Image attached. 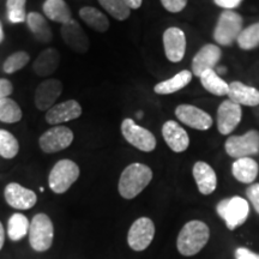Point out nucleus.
Segmentation results:
<instances>
[{
  "mask_svg": "<svg viewBox=\"0 0 259 259\" xmlns=\"http://www.w3.org/2000/svg\"><path fill=\"white\" fill-rule=\"evenodd\" d=\"M80 169L78 164L69 158H63L54 164L48 176L50 189L57 194H63L78 180Z\"/></svg>",
  "mask_w": 259,
  "mask_h": 259,
  "instance_id": "3",
  "label": "nucleus"
},
{
  "mask_svg": "<svg viewBox=\"0 0 259 259\" xmlns=\"http://www.w3.org/2000/svg\"><path fill=\"white\" fill-rule=\"evenodd\" d=\"M19 153V142L8 130L0 128V156L11 160Z\"/></svg>",
  "mask_w": 259,
  "mask_h": 259,
  "instance_id": "31",
  "label": "nucleus"
},
{
  "mask_svg": "<svg viewBox=\"0 0 259 259\" xmlns=\"http://www.w3.org/2000/svg\"><path fill=\"white\" fill-rule=\"evenodd\" d=\"M222 52L221 48L216 45L208 44L205 46L200 48L197 52L192 60V73L194 76L200 77L204 71L213 70L216 64L221 59Z\"/></svg>",
  "mask_w": 259,
  "mask_h": 259,
  "instance_id": "18",
  "label": "nucleus"
},
{
  "mask_svg": "<svg viewBox=\"0 0 259 259\" xmlns=\"http://www.w3.org/2000/svg\"><path fill=\"white\" fill-rule=\"evenodd\" d=\"M163 47L167 59L171 63H179L186 52L185 32L177 27L168 28L163 32Z\"/></svg>",
  "mask_w": 259,
  "mask_h": 259,
  "instance_id": "15",
  "label": "nucleus"
},
{
  "mask_svg": "<svg viewBox=\"0 0 259 259\" xmlns=\"http://www.w3.org/2000/svg\"><path fill=\"white\" fill-rule=\"evenodd\" d=\"M192 173L197 186H198L199 192L204 194V196L211 194L216 190V186H218V177H216V173L212 169V167L209 166L206 162H196L193 166Z\"/></svg>",
  "mask_w": 259,
  "mask_h": 259,
  "instance_id": "20",
  "label": "nucleus"
},
{
  "mask_svg": "<svg viewBox=\"0 0 259 259\" xmlns=\"http://www.w3.org/2000/svg\"><path fill=\"white\" fill-rule=\"evenodd\" d=\"M155 236V225L149 218H139L130 227L127 244L134 251L147 250Z\"/></svg>",
  "mask_w": 259,
  "mask_h": 259,
  "instance_id": "10",
  "label": "nucleus"
},
{
  "mask_svg": "<svg viewBox=\"0 0 259 259\" xmlns=\"http://www.w3.org/2000/svg\"><path fill=\"white\" fill-rule=\"evenodd\" d=\"M226 151L231 157H251L259 153V132L251 130L244 136H231L226 141Z\"/></svg>",
  "mask_w": 259,
  "mask_h": 259,
  "instance_id": "9",
  "label": "nucleus"
},
{
  "mask_svg": "<svg viewBox=\"0 0 259 259\" xmlns=\"http://www.w3.org/2000/svg\"><path fill=\"white\" fill-rule=\"evenodd\" d=\"M218 213L225 220L227 228L234 231L239 226L244 225L250 215L248 202L239 196L226 198L218 204Z\"/></svg>",
  "mask_w": 259,
  "mask_h": 259,
  "instance_id": "5",
  "label": "nucleus"
},
{
  "mask_svg": "<svg viewBox=\"0 0 259 259\" xmlns=\"http://www.w3.org/2000/svg\"><path fill=\"white\" fill-rule=\"evenodd\" d=\"M83 109L76 100H66V101L57 103L50 111L46 112L45 119L47 124L52 126L63 125L65 122H69L78 119L82 115Z\"/></svg>",
  "mask_w": 259,
  "mask_h": 259,
  "instance_id": "12",
  "label": "nucleus"
},
{
  "mask_svg": "<svg viewBox=\"0 0 259 259\" xmlns=\"http://www.w3.org/2000/svg\"><path fill=\"white\" fill-rule=\"evenodd\" d=\"M242 31V17L232 10H226L220 15L213 30V38L219 45L231 46Z\"/></svg>",
  "mask_w": 259,
  "mask_h": 259,
  "instance_id": "6",
  "label": "nucleus"
},
{
  "mask_svg": "<svg viewBox=\"0 0 259 259\" xmlns=\"http://www.w3.org/2000/svg\"><path fill=\"white\" fill-rule=\"evenodd\" d=\"M30 222L28 218L21 212L12 213L8 221V235L12 241H19L29 234Z\"/></svg>",
  "mask_w": 259,
  "mask_h": 259,
  "instance_id": "28",
  "label": "nucleus"
},
{
  "mask_svg": "<svg viewBox=\"0 0 259 259\" xmlns=\"http://www.w3.org/2000/svg\"><path fill=\"white\" fill-rule=\"evenodd\" d=\"M246 196L253 205L255 211L259 213V183L250 185V187L246 190Z\"/></svg>",
  "mask_w": 259,
  "mask_h": 259,
  "instance_id": "37",
  "label": "nucleus"
},
{
  "mask_svg": "<svg viewBox=\"0 0 259 259\" xmlns=\"http://www.w3.org/2000/svg\"><path fill=\"white\" fill-rule=\"evenodd\" d=\"M4 197L6 203L17 210H29L37 202L36 193L18 183L8 184L4 190Z\"/></svg>",
  "mask_w": 259,
  "mask_h": 259,
  "instance_id": "13",
  "label": "nucleus"
},
{
  "mask_svg": "<svg viewBox=\"0 0 259 259\" xmlns=\"http://www.w3.org/2000/svg\"><path fill=\"white\" fill-rule=\"evenodd\" d=\"M14 93V85L6 78H0V100L10 97V95Z\"/></svg>",
  "mask_w": 259,
  "mask_h": 259,
  "instance_id": "38",
  "label": "nucleus"
},
{
  "mask_svg": "<svg viewBox=\"0 0 259 259\" xmlns=\"http://www.w3.org/2000/svg\"><path fill=\"white\" fill-rule=\"evenodd\" d=\"M236 41H238L239 47L245 51H250V50H253L255 47H258L259 46V22L244 29V30L240 32V35H239L238 38H236Z\"/></svg>",
  "mask_w": 259,
  "mask_h": 259,
  "instance_id": "34",
  "label": "nucleus"
},
{
  "mask_svg": "<svg viewBox=\"0 0 259 259\" xmlns=\"http://www.w3.org/2000/svg\"><path fill=\"white\" fill-rule=\"evenodd\" d=\"M199 78L204 89L208 90L209 93H211L216 96L228 95L229 84L225 82L222 78H220L218 73L213 70L204 71V72L200 74Z\"/></svg>",
  "mask_w": 259,
  "mask_h": 259,
  "instance_id": "29",
  "label": "nucleus"
},
{
  "mask_svg": "<svg viewBox=\"0 0 259 259\" xmlns=\"http://www.w3.org/2000/svg\"><path fill=\"white\" fill-rule=\"evenodd\" d=\"M153 180V170L143 163H131L122 170L118 190L122 198L134 199Z\"/></svg>",
  "mask_w": 259,
  "mask_h": 259,
  "instance_id": "2",
  "label": "nucleus"
},
{
  "mask_svg": "<svg viewBox=\"0 0 259 259\" xmlns=\"http://www.w3.org/2000/svg\"><path fill=\"white\" fill-rule=\"evenodd\" d=\"M162 136L174 153H184L190 145L187 132L177 121L168 120L162 126Z\"/></svg>",
  "mask_w": 259,
  "mask_h": 259,
  "instance_id": "19",
  "label": "nucleus"
},
{
  "mask_svg": "<svg viewBox=\"0 0 259 259\" xmlns=\"http://www.w3.org/2000/svg\"><path fill=\"white\" fill-rule=\"evenodd\" d=\"M161 4L167 11L171 14H178L186 8L187 0H161Z\"/></svg>",
  "mask_w": 259,
  "mask_h": 259,
  "instance_id": "36",
  "label": "nucleus"
},
{
  "mask_svg": "<svg viewBox=\"0 0 259 259\" xmlns=\"http://www.w3.org/2000/svg\"><path fill=\"white\" fill-rule=\"evenodd\" d=\"M5 40V31H4V27H3L2 21H0V45L3 44Z\"/></svg>",
  "mask_w": 259,
  "mask_h": 259,
  "instance_id": "43",
  "label": "nucleus"
},
{
  "mask_svg": "<svg viewBox=\"0 0 259 259\" xmlns=\"http://www.w3.org/2000/svg\"><path fill=\"white\" fill-rule=\"evenodd\" d=\"M176 115L180 121L190 127L206 131L212 126V119L203 109L197 108L192 105H180L177 107Z\"/></svg>",
  "mask_w": 259,
  "mask_h": 259,
  "instance_id": "16",
  "label": "nucleus"
},
{
  "mask_svg": "<svg viewBox=\"0 0 259 259\" xmlns=\"http://www.w3.org/2000/svg\"><path fill=\"white\" fill-rule=\"evenodd\" d=\"M121 135L132 147L144 153H150L156 148V138L148 128L136 124L134 119L126 118L121 122Z\"/></svg>",
  "mask_w": 259,
  "mask_h": 259,
  "instance_id": "7",
  "label": "nucleus"
},
{
  "mask_svg": "<svg viewBox=\"0 0 259 259\" xmlns=\"http://www.w3.org/2000/svg\"><path fill=\"white\" fill-rule=\"evenodd\" d=\"M23 118L21 107L11 97L0 100V121L4 124H16Z\"/></svg>",
  "mask_w": 259,
  "mask_h": 259,
  "instance_id": "30",
  "label": "nucleus"
},
{
  "mask_svg": "<svg viewBox=\"0 0 259 259\" xmlns=\"http://www.w3.org/2000/svg\"><path fill=\"white\" fill-rule=\"evenodd\" d=\"M241 107L231 100L221 103L218 111V128L221 135H229L241 121Z\"/></svg>",
  "mask_w": 259,
  "mask_h": 259,
  "instance_id": "17",
  "label": "nucleus"
},
{
  "mask_svg": "<svg viewBox=\"0 0 259 259\" xmlns=\"http://www.w3.org/2000/svg\"><path fill=\"white\" fill-rule=\"evenodd\" d=\"M79 17L90 29L97 32H106L109 29V21L107 16L93 6H84L80 9Z\"/></svg>",
  "mask_w": 259,
  "mask_h": 259,
  "instance_id": "27",
  "label": "nucleus"
},
{
  "mask_svg": "<svg viewBox=\"0 0 259 259\" xmlns=\"http://www.w3.org/2000/svg\"><path fill=\"white\" fill-rule=\"evenodd\" d=\"M213 3L222 9L232 10L238 8L242 3V0H213Z\"/></svg>",
  "mask_w": 259,
  "mask_h": 259,
  "instance_id": "40",
  "label": "nucleus"
},
{
  "mask_svg": "<svg viewBox=\"0 0 259 259\" xmlns=\"http://www.w3.org/2000/svg\"><path fill=\"white\" fill-rule=\"evenodd\" d=\"M235 259H259V254L246 247H239L235 250Z\"/></svg>",
  "mask_w": 259,
  "mask_h": 259,
  "instance_id": "39",
  "label": "nucleus"
},
{
  "mask_svg": "<svg viewBox=\"0 0 259 259\" xmlns=\"http://www.w3.org/2000/svg\"><path fill=\"white\" fill-rule=\"evenodd\" d=\"M54 239V226L46 213H36L30 222L29 242L36 252H46L51 248Z\"/></svg>",
  "mask_w": 259,
  "mask_h": 259,
  "instance_id": "4",
  "label": "nucleus"
},
{
  "mask_svg": "<svg viewBox=\"0 0 259 259\" xmlns=\"http://www.w3.org/2000/svg\"><path fill=\"white\" fill-rule=\"evenodd\" d=\"M100 5L118 21H125L131 15V10L122 0H99Z\"/></svg>",
  "mask_w": 259,
  "mask_h": 259,
  "instance_id": "35",
  "label": "nucleus"
},
{
  "mask_svg": "<svg viewBox=\"0 0 259 259\" xmlns=\"http://www.w3.org/2000/svg\"><path fill=\"white\" fill-rule=\"evenodd\" d=\"M60 35L65 45L76 53L84 54L89 51V38L78 22H76L74 19L69 23L61 25Z\"/></svg>",
  "mask_w": 259,
  "mask_h": 259,
  "instance_id": "14",
  "label": "nucleus"
},
{
  "mask_svg": "<svg viewBox=\"0 0 259 259\" xmlns=\"http://www.w3.org/2000/svg\"><path fill=\"white\" fill-rule=\"evenodd\" d=\"M5 242V231H4V227H3V223L0 222V250L3 248Z\"/></svg>",
  "mask_w": 259,
  "mask_h": 259,
  "instance_id": "42",
  "label": "nucleus"
},
{
  "mask_svg": "<svg viewBox=\"0 0 259 259\" xmlns=\"http://www.w3.org/2000/svg\"><path fill=\"white\" fill-rule=\"evenodd\" d=\"M27 0H6V14L11 24H21L27 21Z\"/></svg>",
  "mask_w": 259,
  "mask_h": 259,
  "instance_id": "33",
  "label": "nucleus"
},
{
  "mask_svg": "<svg viewBox=\"0 0 259 259\" xmlns=\"http://www.w3.org/2000/svg\"><path fill=\"white\" fill-rule=\"evenodd\" d=\"M191 80H192V72L191 71H180L171 78L157 83L154 87V92L158 94V95H169V94H174L185 88Z\"/></svg>",
  "mask_w": 259,
  "mask_h": 259,
  "instance_id": "26",
  "label": "nucleus"
},
{
  "mask_svg": "<svg viewBox=\"0 0 259 259\" xmlns=\"http://www.w3.org/2000/svg\"><path fill=\"white\" fill-rule=\"evenodd\" d=\"M130 10H137L142 6L143 0H122Z\"/></svg>",
  "mask_w": 259,
  "mask_h": 259,
  "instance_id": "41",
  "label": "nucleus"
},
{
  "mask_svg": "<svg viewBox=\"0 0 259 259\" xmlns=\"http://www.w3.org/2000/svg\"><path fill=\"white\" fill-rule=\"evenodd\" d=\"M259 166L251 157L238 158L232 166V173L238 181L244 184H252L258 176Z\"/></svg>",
  "mask_w": 259,
  "mask_h": 259,
  "instance_id": "25",
  "label": "nucleus"
},
{
  "mask_svg": "<svg viewBox=\"0 0 259 259\" xmlns=\"http://www.w3.org/2000/svg\"><path fill=\"white\" fill-rule=\"evenodd\" d=\"M209 238L210 229L206 223L198 221V220L187 222L178 235V251L185 257H192L205 247Z\"/></svg>",
  "mask_w": 259,
  "mask_h": 259,
  "instance_id": "1",
  "label": "nucleus"
},
{
  "mask_svg": "<svg viewBox=\"0 0 259 259\" xmlns=\"http://www.w3.org/2000/svg\"><path fill=\"white\" fill-rule=\"evenodd\" d=\"M29 60H30V56L25 51H18L9 56L3 63V71L6 74H14L17 71L24 69L27 66Z\"/></svg>",
  "mask_w": 259,
  "mask_h": 259,
  "instance_id": "32",
  "label": "nucleus"
},
{
  "mask_svg": "<svg viewBox=\"0 0 259 259\" xmlns=\"http://www.w3.org/2000/svg\"><path fill=\"white\" fill-rule=\"evenodd\" d=\"M229 100L236 105L254 107L259 105V90L253 87L245 85L241 82H232L229 84Z\"/></svg>",
  "mask_w": 259,
  "mask_h": 259,
  "instance_id": "22",
  "label": "nucleus"
},
{
  "mask_svg": "<svg viewBox=\"0 0 259 259\" xmlns=\"http://www.w3.org/2000/svg\"><path fill=\"white\" fill-rule=\"evenodd\" d=\"M45 17L59 24H66L72 21V12L65 0H45L42 5Z\"/></svg>",
  "mask_w": 259,
  "mask_h": 259,
  "instance_id": "24",
  "label": "nucleus"
},
{
  "mask_svg": "<svg viewBox=\"0 0 259 259\" xmlns=\"http://www.w3.org/2000/svg\"><path fill=\"white\" fill-rule=\"evenodd\" d=\"M27 25L32 36L41 44H50L53 40V31L48 24L46 17L38 12H29L27 15Z\"/></svg>",
  "mask_w": 259,
  "mask_h": 259,
  "instance_id": "23",
  "label": "nucleus"
},
{
  "mask_svg": "<svg viewBox=\"0 0 259 259\" xmlns=\"http://www.w3.org/2000/svg\"><path fill=\"white\" fill-rule=\"evenodd\" d=\"M73 131L64 125H57L48 128L38 138V145L45 154H56L63 151L72 144Z\"/></svg>",
  "mask_w": 259,
  "mask_h": 259,
  "instance_id": "8",
  "label": "nucleus"
},
{
  "mask_svg": "<svg viewBox=\"0 0 259 259\" xmlns=\"http://www.w3.org/2000/svg\"><path fill=\"white\" fill-rule=\"evenodd\" d=\"M60 64V53L56 48L48 47L38 54L32 63V71L38 77H50L58 70Z\"/></svg>",
  "mask_w": 259,
  "mask_h": 259,
  "instance_id": "21",
  "label": "nucleus"
},
{
  "mask_svg": "<svg viewBox=\"0 0 259 259\" xmlns=\"http://www.w3.org/2000/svg\"><path fill=\"white\" fill-rule=\"evenodd\" d=\"M63 93V83L59 79L47 78L38 84L34 94L35 107L41 112H47L57 105V100Z\"/></svg>",
  "mask_w": 259,
  "mask_h": 259,
  "instance_id": "11",
  "label": "nucleus"
}]
</instances>
